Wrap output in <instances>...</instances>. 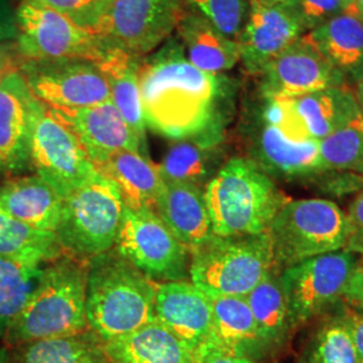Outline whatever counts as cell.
<instances>
[{
	"label": "cell",
	"instance_id": "cell-1",
	"mask_svg": "<svg viewBox=\"0 0 363 363\" xmlns=\"http://www.w3.org/2000/svg\"><path fill=\"white\" fill-rule=\"evenodd\" d=\"M140 88L145 127L157 135L179 140L225 130L233 79L195 67L177 37L143 58Z\"/></svg>",
	"mask_w": 363,
	"mask_h": 363
},
{
	"label": "cell",
	"instance_id": "cell-2",
	"mask_svg": "<svg viewBox=\"0 0 363 363\" xmlns=\"http://www.w3.org/2000/svg\"><path fill=\"white\" fill-rule=\"evenodd\" d=\"M156 286L116 250L91 259L86 276L89 328L109 342L154 322Z\"/></svg>",
	"mask_w": 363,
	"mask_h": 363
},
{
	"label": "cell",
	"instance_id": "cell-3",
	"mask_svg": "<svg viewBox=\"0 0 363 363\" xmlns=\"http://www.w3.org/2000/svg\"><path fill=\"white\" fill-rule=\"evenodd\" d=\"M213 233L220 237L265 233L286 202L271 177L250 159H228L203 189Z\"/></svg>",
	"mask_w": 363,
	"mask_h": 363
},
{
	"label": "cell",
	"instance_id": "cell-4",
	"mask_svg": "<svg viewBox=\"0 0 363 363\" xmlns=\"http://www.w3.org/2000/svg\"><path fill=\"white\" fill-rule=\"evenodd\" d=\"M86 276L84 259L60 257L43 268L38 286L6 337L16 347L46 337L89 330L86 319Z\"/></svg>",
	"mask_w": 363,
	"mask_h": 363
},
{
	"label": "cell",
	"instance_id": "cell-5",
	"mask_svg": "<svg viewBox=\"0 0 363 363\" xmlns=\"http://www.w3.org/2000/svg\"><path fill=\"white\" fill-rule=\"evenodd\" d=\"M274 269L268 232L232 237L213 234L190 253V281L208 295L247 296Z\"/></svg>",
	"mask_w": 363,
	"mask_h": 363
},
{
	"label": "cell",
	"instance_id": "cell-6",
	"mask_svg": "<svg viewBox=\"0 0 363 363\" xmlns=\"http://www.w3.org/2000/svg\"><path fill=\"white\" fill-rule=\"evenodd\" d=\"M267 232L277 271L346 249L349 240L346 211L323 198L286 199Z\"/></svg>",
	"mask_w": 363,
	"mask_h": 363
},
{
	"label": "cell",
	"instance_id": "cell-7",
	"mask_svg": "<svg viewBox=\"0 0 363 363\" xmlns=\"http://www.w3.org/2000/svg\"><path fill=\"white\" fill-rule=\"evenodd\" d=\"M124 203L116 184L96 174L64 198L57 238L72 257L91 259L116 245Z\"/></svg>",
	"mask_w": 363,
	"mask_h": 363
},
{
	"label": "cell",
	"instance_id": "cell-8",
	"mask_svg": "<svg viewBox=\"0 0 363 363\" xmlns=\"http://www.w3.org/2000/svg\"><path fill=\"white\" fill-rule=\"evenodd\" d=\"M21 61L88 60L99 62L112 49L97 33L33 0H21L15 13Z\"/></svg>",
	"mask_w": 363,
	"mask_h": 363
},
{
	"label": "cell",
	"instance_id": "cell-9",
	"mask_svg": "<svg viewBox=\"0 0 363 363\" xmlns=\"http://www.w3.org/2000/svg\"><path fill=\"white\" fill-rule=\"evenodd\" d=\"M362 259L347 249L304 259L280 271L291 322L298 331L343 301L351 274Z\"/></svg>",
	"mask_w": 363,
	"mask_h": 363
},
{
	"label": "cell",
	"instance_id": "cell-10",
	"mask_svg": "<svg viewBox=\"0 0 363 363\" xmlns=\"http://www.w3.org/2000/svg\"><path fill=\"white\" fill-rule=\"evenodd\" d=\"M30 162L62 198L99 174L77 135L40 101L33 117Z\"/></svg>",
	"mask_w": 363,
	"mask_h": 363
},
{
	"label": "cell",
	"instance_id": "cell-11",
	"mask_svg": "<svg viewBox=\"0 0 363 363\" xmlns=\"http://www.w3.org/2000/svg\"><path fill=\"white\" fill-rule=\"evenodd\" d=\"M115 250L156 283L190 279V252L154 211L124 206Z\"/></svg>",
	"mask_w": 363,
	"mask_h": 363
},
{
	"label": "cell",
	"instance_id": "cell-12",
	"mask_svg": "<svg viewBox=\"0 0 363 363\" xmlns=\"http://www.w3.org/2000/svg\"><path fill=\"white\" fill-rule=\"evenodd\" d=\"M183 0H108L96 33L113 50L143 57L177 30Z\"/></svg>",
	"mask_w": 363,
	"mask_h": 363
},
{
	"label": "cell",
	"instance_id": "cell-13",
	"mask_svg": "<svg viewBox=\"0 0 363 363\" xmlns=\"http://www.w3.org/2000/svg\"><path fill=\"white\" fill-rule=\"evenodd\" d=\"M33 96L52 109H81L111 101L100 66L88 60L21 61Z\"/></svg>",
	"mask_w": 363,
	"mask_h": 363
},
{
	"label": "cell",
	"instance_id": "cell-14",
	"mask_svg": "<svg viewBox=\"0 0 363 363\" xmlns=\"http://www.w3.org/2000/svg\"><path fill=\"white\" fill-rule=\"evenodd\" d=\"M259 77L261 97L277 100H292L328 88L350 85L307 34L276 57Z\"/></svg>",
	"mask_w": 363,
	"mask_h": 363
},
{
	"label": "cell",
	"instance_id": "cell-15",
	"mask_svg": "<svg viewBox=\"0 0 363 363\" xmlns=\"http://www.w3.org/2000/svg\"><path fill=\"white\" fill-rule=\"evenodd\" d=\"M268 177L288 182L325 177L319 142L301 136L259 115L250 157Z\"/></svg>",
	"mask_w": 363,
	"mask_h": 363
},
{
	"label": "cell",
	"instance_id": "cell-16",
	"mask_svg": "<svg viewBox=\"0 0 363 363\" xmlns=\"http://www.w3.org/2000/svg\"><path fill=\"white\" fill-rule=\"evenodd\" d=\"M304 34L307 33L292 9L264 0H249L247 22L237 39L240 62L249 74L259 76Z\"/></svg>",
	"mask_w": 363,
	"mask_h": 363
},
{
	"label": "cell",
	"instance_id": "cell-17",
	"mask_svg": "<svg viewBox=\"0 0 363 363\" xmlns=\"http://www.w3.org/2000/svg\"><path fill=\"white\" fill-rule=\"evenodd\" d=\"M37 104L21 72L0 82V178L31 169L30 139Z\"/></svg>",
	"mask_w": 363,
	"mask_h": 363
},
{
	"label": "cell",
	"instance_id": "cell-18",
	"mask_svg": "<svg viewBox=\"0 0 363 363\" xmlns=\"http://www.w3.org/2000/svg\"><path fill=\"white\" fill-rule=\"evenodd\" d=\"M155 320L195 352L208 343L211 335V300L189 280L157 283Z\"/></svg>",
	"mask_w": 363,
	"mask_h": 363
},
{
	"label": "cell",
	"instance_id": "cell-19",
	"mask_svg": "<svg viewBox=\"0 0 363 363\" xmlns=\"http://www.w3.org/2000/svg\"><path fill=\"white\" fill-rule=\"evenodd\" d=\"M52 111L77 135L94 167L124 150L147 156V151L112 101L81 109Z\"/></svg>",
	"mask_w": 363,
	"mask_h": 363
},
{
	"label": "cell",
	"instance_id": "cell-20",
	"mask_svg": "<svg viewBox=\"0 0 363 363\" xmlns=\"http://www.w3.org/2000/svg\"><path fill=\"white\" fill-rule=\"evenodd\" d=\"M225 130H211L174 140L157 164L164 183H187L205 189L223 162Z\"/></svg>",
	"mask_w": 363,
	"mask_h": 363
},
{
	"label": "cell",
	"instance_id": "cell-21",
	"mask_svg": "<svg viewBox=\"0 0 363 363\" xmlns=\"http://www.w3.org/2000/svg\"><path fill=\"white\" fill-rule=\"evenodd\" d=\"M286 101L298 130L316 142L362 113L350 85L328 88Z\"/></svg>",
	"mask_w": 363,
	"mask_h": 363
},
{
	"label": "cell",
	"instance_id": "cell-22",
	"mask_svg": "<svg viewBox=\"0 0 363 363\" xmlns=\"http://www.w3.org/2000/svg\"><path fill=\"white\" fill-rule=\"evenodd\" d=\"M156 214L190 253L213 235L203 189L187 183H166Z\"/></svg>",
	"mask_w": 363,
	"mask_h": 363
},
{
	"label": "cell",
	"instance_id": "cell-23",
	"mask_svg": "<svg viewBox=\"0 0 363 363\" xmlns=\"http://www.w3.org/2000/svg\"><path fill=\"white\" fill-rule=\"evenodd\" d=\"M0 203L27 226L55 233L62 216L64 198L39 175H19L0 186Z\"/></svg>",
	"mask_w": 363,
	"mask_h": 363
},
{
	"label": "cell",
	"instance_id": "cell-24",
	"mask_svg": "<svg viewBox=\"0 0 363 363\" xmlns=\"http://www.w3.org/2000/svg\"><path fill=\"white\" fill-rule=\"evenodd\" d=\"M175 31L187 60L202 72L225 74L241 61L238 42L193 10L184 7Z\"/></svg>",
	"mask_w": 363,
	"mask_h": 363
},
{
	"label": "cell",
	"instance_id": "cell-25",
	"mask_svg": "<svg viewBox=\"0 0 363 363\" xmlns=\"http://www.w3.org/2000/svg\"><path fill=\"white\" fill-rule=\"evenodd\" d=\"M208 298L211 300L213 323L206 345L257 362L268 359L247 296L208 295Z\"/></svg>",
	"mask_w": 363,
	"mask_h": 363
},
{
	"label": "cell",
	"instance_id": "cell-26",
	"mask_svg": "<svg viewBox=\"0 0 363 363\" xmlns=\"http://www.w3.org/2000/svg\"><path fill=\"white\" fill-rule=\"evenodd\" d=\"M96 169L116 184L125 208L156 213L166 183L147 156L124 150L109 156Z\"/></svg>",
	"mask_w": 363,
	"mask_h": 363
},
{
	"label": "cell",
	"instance_id": "cell-27",
	"mask_svg": "<svg viewBox=\"0 0 363 363\" xmlns=\"http://www.w3.org/2000/svg\"><path fill=\"white\" fill-rule=\"evenodd\" d=\"M109 363H194V352L157 320L105 342Z\"/></svg>",
	"mask_w": 363,
	"mask_h": 363
},
{
	"label": "cell",
	"instance_id": "cell-28",
	"mask_svg": "<svg viewBox=\"0 0 363 363\" xmlns=\"http://www.w3.org/2000/svg\"><path fill=\"white\" fill-rule=\"evenodd\" d=\"M142 64L143 57L116 49L111 50L106 57L97 62L106 78L111 91V101L147 151V127L140 88Z\"/></svg>",
	"mask_w": 363,
	"mask_h": 363
},
{
	"label": "cell",
	"instance_id": "cell-29",
	"mask_svg": "<svg viewBox=\"0 0 363 363\" xmlns=\"http://www.w3.org/2000/svg\"><path fill=\"white\" fill-rule=\"evenodd\" d=\"M325 60L349 84L363 74V19L351 10L307 33Z\"/></svg>",
	"mask_w": 363,
	"mask_h": 363
},
{
	"label": "cell",
	"instance_id": "cell-30",
	"mask_svg": "<svg viewBox=\"0 0 363 363\" xmlns=\"http://www.w3.org/2000/svg\"><path fill=\"white\" fill-rule=\"evenodd\" d=\"M259 337L268 358L286 350L296 333L291 322L286 295L280 283V271L274 269L247 295Z\"/></svg>",
	"mask_w": 363,
	"mask_h": 363
},
{
	"label": "cell",
	"instance_id": "cell-31",
	"mask_svg": "<svg viewBox=\"0 0 363 363\" xmlns=\"http://www.w3.org/2000/svg\"><path fill=\"white\" fill-rule=\"evenodd\" d=\"M13 363H109L105 342L91 328L73 335L46 337L16 346Z\"/></svg>",
	"mask_w": 363,
	"mask_h": 363
},
{
	"label": "cell",
	"instance_id": "cell-32",
	"mask_svg": "<svg viewBox=\"0 0 363 363\" xmlns=\"http://www.w3.org/2000/svg\"><path fill=\"white\" fill-rule=\"evenodd\" d=\"M345 301L316 319L296 357V363H358L350 330L345 318Z\"/></svg>",
	"mask_w": 363,
	"mask_h": 363
},
{
	"label": "cell",
	"instance_id": "cell-33",
	"mask_svg": "<svg viewBox=\"0 0 363 363\" xmlns=\"http://www.w3.org/2000/svg\"><path fill=\"white\" fill-rule=\"evenodd\" d=\"M64 256L57 234L35 230L16 220L0 203V257L43 265Z\"/></svg>",
	"mask_w": 363,
	"mask_h": 363
},
{
	"label": "cell",
	"instance_id": "cell-34",
	"mask_svg": "<svg viewBox=\"0 0 363 363\" xmlns=\"http://www.w3.org/2000/svg\"><path fill=\"white\" fill-rule=\"evenodd\" d=\"M45 265H30L0 257V337L9 331L38 286Z\"/></svg>",
	"mask_w": 363,
	"mask_h": 363
},
{
	"label": "cell",
	"instance_id": "cell-35",
	"mask_svg": "<svg viewBox=\"0 0 363 363\" xmlns=\"http://www.w3.org/2000/svg\"><path fill=\"white\" fill-rule=\"evenodd\" d=\"M325 172L363 175V115L319 142Z\"/></svg>",
	"mask_w": 363,
	"mask_h": 363
},
{
	"label": "cell",
	"instance_id": "cell-36",
	"mask_svg": "<svg viewBox=\"0 0 363 363\" xmlns=\"http://www.w3.org/2000/svg\"><path fill=\"white\" fill-rule=\"evenodd\" d=\"M184 7L206 18L229 38L238 39L247 22L249 0H183Z\"/></svg>",
	"mask_w": 363,
	"mask_h": 363
},
{
	"label": "cell",
	"instance_id": "cell-37",
	"mask_svg": "<svg viewBox=\"0 0 363 363\" xmlns=\"http://www.w3.org/2000/svg\"><path fill=\"white\" fill-rule=\"evenodd\" d=\"M86 30H97L108 0H33Z\"/></svg>",
	"mask_w": 363,
	"mask_h": 363
},
{
	"label": "cell",
	"instance_id": "cell-38",
	"mask_svg": "<svg viewBox=\"0 0 363 363\" xmlns=\"http://www.w3.org/2000/svg\"><path fill=\"white\" fill-rule=\"evenodd\" d=\"M292 10L306 33L347 11L342 0H294Z\"/></svg>",
	"mask_w": 363,
	"mask_h": 363
},
{
	"label": "cell",
	"instance_id": "cell-39",
	"mask_svg": "<svg viewBox=\"0 0 363 363\" xmlns=\"http://www.w3.org/2000/svg\"><path fill=\"white\" fill-rule=\"evenodd\" d=\"M349 240L346 249L363 259V187L355 195L349 210L346 211Z\"/></svg>",
	"mask_w": 363,
	"mask_h": 363
},
{
	"label": "cell",
	"instance_id": "cell-40",
	"mask_svg": "<svg viewBox=\"0 0 363 363\" xmlns=\"http://www.w3.org/2000/svg\"><path fill=\"white\" fill-rule=\"evenodd\" d=\"M194 363H261L247 357L205 345L194 352Z\"/></svg>",
	"mask_w": 363,
	"mask_h": 363
},
{
	"label": "cell",
	"instance_id": "cell-41",
	"mask_svg": "<svg viewBox=\"0 0 363 363\" xmlns=\"http://www.w3.org/2000/svg\"><path fill=\"white\" fill-rule=\"evenodd\" d=\"M343 301L351 310L363 313V262L351 274L349 284L343 294Z\"/></svg>",
	"mask_w": 363,
	"mask_h": 363
},
{
	"label": "cell",
	"instance_id": "cell-42",
	"mask_svg": "<svg viewBox=\"0 0 363 363\" xmlns=\"http://www.w3.org/2000/svg\"><path fill=\"white\" fill-rule=\"evenodd\" d=\"M345 318L350 330L358 363H363V313L351 310L349 306H345Z\"/></svg>",
	"mask_w": 363,
	"mask_h": 363
},
{
	"label": "cell",
	"instance_id": "cell-43",
	"mask_svg": "<svg viewBox=\"0 0 363 363\" xmlns=\"http://www.w3.org/2000/svg\"><path fill=\"white\" fill-rule=\"evenodd\" d=\"M21 72V61L10 55L6 50L0 52V82Z\"/></svg>",
	"mask_w": 363,
	"mask_h": 363
},
{
	"label": "cell",
	"instance_id": "cell-44",
	"mask_svg": "<svg viewBox=\"0 0 363 363\" xmlns=\"http://www.w3.org/2000/svg\"><path fill=\"white\" fill-rule=\"evenodd\" d=\"M351 85H354L352 91H354L357 103H358V106H359V109H361L363 115V74Z\"/></svg>",
	"mask_w": 363,
	"mask_h": 363
},
{
	"label": "cell",
	"instance_id": "cell-45",
	"mask_svg": "<svg viewBox=\"0 0 363 363\" xmlns=\"http://www.w3.org/2000/svg\"><path fill=\"white\" fill-rule=\"evenodd\" d=\"M11 35H13V30H10L9 27L4 26L3 22L0 21V52L6 50L4 49V42L10 38Z\"/></svg>",
	"mask_w": 363,
	"mask_h": 363
},
{
	"label": "cell",
	"instance_id": "cell-46",
	"mask_svg": "<svg viewBox=\"0 0 363 363\" xmlns=\"http://www.w3.org/2000/svg\"><path fill=\"white\" fill-rule=\"evenodd\" d=\"M0 363H13L11 352L6 347H0Z\"/></svg>",
	"mask_w": 363,
	"mask_h": 363
},
{
	"label": "cell",
	"instance_id": "cell-47",
	"mask_svg": "<svg viewBox=\"0 0 363 363\" xmlns=\"http://www.w3.org/2000/svg\"><path fill=\"white\" fill-rule=\"evenodd\" d=\"M351 11L357 13L361 19H363V0H355Z\"/></svg>",
	"mask_w": 363,
	"mask_h": 363
},
{
	"label": "cell",
	"instance_id": "cell-48",
	"mask_svg": "<svg viewBox=\"0 0 363 363\" xmlns=\"http://www.w3.org/2000/svg\"><path fill=\"white\" fill-rule=\"evenodd\" d=\"M264 1L274 3V4H281V6H286V7H289V9L294 7V0H264Z\"/></svg>",
	"mask_w": 363,
	"mask_h": 363
},
{
	"label": "cell",
	"instance_id": "cell-49",
	"mask_svg": "<svg viewBox=\"0 0 363 363\" xmlns=\"http://www.w3.org/2000/svg\"><path fill=\"white\" fill-rule=\"evenodd\" d=\"M343 1V4L346 6V9H347V11L352 9V6H354V3H355V0H342Z\"/></svg>",
	"mask_w": 363,
	"mask_h": 363
}]
</instances>
